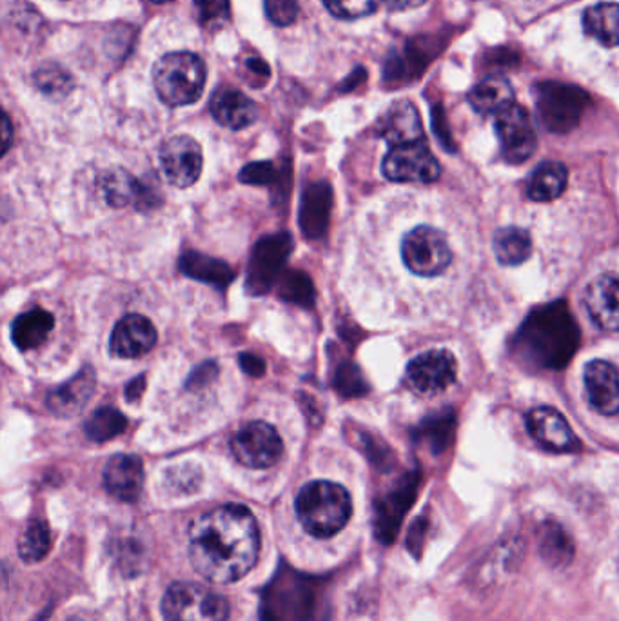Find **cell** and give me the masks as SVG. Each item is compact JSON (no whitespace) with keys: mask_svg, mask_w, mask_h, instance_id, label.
I'll use <instances>...</instances> for the list:
<instances>
[{"mask_svg":"<svg viewBox=\"0 0 619 621\" xmlns=\"http://www.w3.org/2000/svg\"><path fill=\"white\" fill-rule=\"evenodd\" d=\"M589 106V93L581 87L559 82H544L536 87V109L548 131H573Z\"/></svg>","mask_w":619,"mask_h":621,"instance_id":"cell-6","label":"cell"},{"mask_svg":"<svg viewBox=\"0 0 619 621\" xmlns=\"http://www.w3.org/2000/svg\"><path fill=\"white\" fill-rule=\"evenodd\" d=\"M155 4H162V2H171V0H151Z\"/></svg>","mask_w":619,"mask_h":621,"instance_id":"cell-46","label":"cell"},{"mask_svg":"<svg viewBox=\"0 0 619 621\" xmlns=\"http://www.w3.org/2000/svg\"><path fill=\"white\" fill-rule=\"evenodd\" d=\"M143 460L135 454H115L104 467V487L113 498L120 502H137L143 493Z\"/></svg>","mask_w":619,"mask_h":621,"instance_id":"cell-18","label":"cell"},{"mask_svg":"<svg viewBox=\"0 0 619 621\" xmlns=\"http://www.w3.org/2000/svg\"><path fill=\"white\" fill-rule=\"evenodd\" d=\"M291 242L287 234L270 236L254 248L249 262L248 285L251 293H264L270 290L274 278L279 276L282 264L290 255Z\"/></svg>","mask_w":619,"mask_h":621,"instance_id":"cell-15","label":"cell"},{"mask_svg":"<svg viewBox=\"0 0 619 621\" xmlns=\"http://www.w3.org/2000/svg\"><path fill=\"white\" fill-rule=\"evenodd\" d=\"M423 540H426V524H417L412 527L411 533H409V538H407V547H409L415 558L421 555Z\"/></svg>","mask_w":619,"mask_h":621,"instance_id":"cell-42","label":"cell"},{"mask_svg":"<svg viewBox=\"0 0 619 621\" xmlns=\"http://www.w3.org/2000/svg\"><path fill=\"white\" fill-rule=\"evenodd\" d=\"M295 511L305 533L325 540L346 527L353 515V499L344 485L316 480L296 494Z\"/></svg>","mask_w":619,"mask_h":621,"instance_id":"cell-3","label":"cell"},{"mask_svg":"<svg viewBox=\"0 0 619 621\" xmlns=\"http://www.w3.org/2000/svg\"><path fill=\"white\" fill-rule=\"evenodd\" d=\"M520 344L534 362L559 369L569 362L574 349L578 347V327L565 304L544 307L523 324Z\"/></svg>","mask_w":619,"mask_h":621,"instance_id":"cell-2","label":"cell"},{"mask_svg":"<svg viewBox=\"0 0 619 621\" xmlns=\"http://www.w3.org/2000/svg\"><path fill=\"white\" fill-rule=\"evenodd\" d=\"M378 137L387 140V144L400 146V144L417 143L423 140V126L417 107L409 101H398L387 107L384 115L376 124Z\"/></svg>","mask_w":619,"mask_h":621,"instance_id":"cell-21","label":"cell"},{"mask_svg":"<svg viewBox=\"0 0 619 621\" xmlns=\"http://www.w3.org/2000/svg\"><path fill=\"white\" fill-rule=\"evenodd\" d=\"M265 15L274 27H291L298 17V0H264Z\"/></svg>","mask_w":619,"mask_h":621,"instance_id":"cell-37","label":"cell"},{"mask_svg":"<svg viewBox=\"0 0 619 621\" xmlns=\"http://www.w3.org/2000/svg\"><path fill=\"white\" fill-rule=\"evenodd\" d=\"M70 621H86V620H81V618H75V620H70Z\"/></svg>","mask_w":619,"mask_h":621,"instance_id":"cell-47","label":"cell"},{"mask_svg":"<svg viewBox=\"0 0 619 621\" xmlns=\"http://www.w3.org/2000/svg\"><path fill=\"white\" fill-rule=\"evenodd\" d=\"M55 327V316L42 307H33L17 316L11 326V340L21 351L41 347Z\"/></svg>","mask_w":619,"mask_h":621,"instance_id":"cell-25","label":"cell"},{"mask_svg":"<svg viewBox=\"0 0 619 621\" xmlns=\"http://www.w3.org/2000/svg\"><path fill=\"white\" fill-rule=\"evenodd\" d=\"M494 129H496V137L500 140L505 162L523 164L533 157L538 138H536L533 120L525 107L520 104H511L496 113Z\"/></svg>","mask_w":619,"mask_h":621,"instance_id":"cell-10","label":"cell"},{"mask_svg":"<svg viewBox=\"0 0 619 621\" xmlns=\"http://www.w3.org/2000/svg\"><path fill=\"white\" fill-rule=\"evenodd\" d=\"M231 453L239 464L249 469H270L284 454V442L270 423L249 422L231 439Z\"/></svg>","mask_w":619,"mask_h":621,"instance_id":"cell-8","label":"cell"},{"mask_svg":"<svg viewBox=\"0 0 619 621\" xmlns=\"http://www.w3.org/2000/svg\"><path fill=\"white\" fill-rule=\"evenodd\" d=\"M202 24H217L229 17V0H195Z\"/></svg>","mask_w":619,"mask_h":621,"instance_id":"cell-38","label":"cell"},{"mask_svg":"<svg viewBox=\"0 0 619 621\" xmlns=\"http://www.w3.org/2000/svg\"><path fill=\"white\" fill-rule=\"evenodd\" d=\"M528 434L550 453H574L579 449V440L573 433L564 414L554 408H534L527 413Z\"/></svg>","mask_w":619,"mask_h":621,"instance_id":"cell-14","label":"cell"},{"mask_svg":"<svg viewBox=\"0 0 619 621\" xmlns=\"http://www.w3.org/2000/svg\"><path fill=\"white\" fill-rule=\"evenodd\" d=\"M160 166L169 183L177 188H189L202 173V148L188 135L169 138L160 149Z\"/></svg>","mask_w":619,"mask_h":621,"instance_id":"cell-12","label":"cell"},{"mask_svg":"<svg viewBox=\"0 0 619 621\" xmlns=\"http://www.w3.org/2000/svg\"><path fill=\"white\" fill-rule=\"evenodd\" d=\"M270 621H307L313 612L315 592L311 589V581L302 580L298 576H285L274 581L273 592L267 596Z\"/></svg>","mask_w":619,"mask_h":621,"instance_id":"cell-13","label":"cell"},{"mask_svg":"<svg viewBox=\"0 0 619 621\" xmlns=\"http://www.w3.org/2000/svg\"><path fill=\"white\" fill-rule=\"evenodd\" d=\"M585 307L599 329H604V331L618 329V276L616 273L599 275L587 285Z\"/></svg>","mask_w":619,"mask_h":621,"instance_id":"cell-20","label":"cell"},{"mask_svg":"<svg viewBox=\"0 0 619 621\" xmlns=\"http://www.w3.org/2000/svg\"><path fill=\"white\" fill-rule=\"evenodd\" d=\"M101 189L107 204L115 208H124V206L155 208L160 202L158 191L135 179L124 169H112L102 175Z\"/></svg>","mask_w":619,"mask_h":621,"instance_id":"cell-17","label":"cell"},{"mask_svg":"<svg viewBox=\"0 0 619 621\" xmlns=\"http://www.w3.org/2000/svg\"><path fill=\"white\" fill-rule=\"evenodd\" d=\"M381 171L392 182L431 183L440 177V164L426 140L392 146L384 158Z\"/></svg>","mask_w":619,"mask_h":621,"instance_id":"cell-9","label":"cell"},{"mask_svg":"<svg viewBox=\"0 0 619 621\" xmlns=\"http://www.w3.org/2000/svg\"><path fill=\"white\" fill-rule=\"evenodd\" d=\"M180 271L195 281L213 284L217 287H225L229 282L233 281V271L229 270L228 264L211 259V256L200 255L197 251H188L186 255H182Z\"/></svg>","mask_w":619,"mask_h":621,"instance_id":"cell-31","label":"cell"},{"mask_svg":"<svg viewBox=\"0 0 619 621\" xmlns=\"http://www.w3.org/2000/svg\"><path fill=\"white\" fill-rule=\"evenodd\" d=\"M244 72L249 81L253 82V84H259L256 87L265 84L271 77L270 66L260 56H249V59H245Z\"/></svg>","mask_w":619,"mask_h":621,"instance_id":"cell-40","label":"cell"},{"mask_svg":"<svg viewBox=\"0 0 619 621\" xmlns=\"http://www.w3.org/2000/svg\"><path fill=\"white\" fill-rule=\"evenodd\" d=\"M240 366H242V369H244L245 372H249L251 377H262V375H264V360H262V358L254 357V355H249V352L240 355Z\"/></svg>","mask_w":619,"mask_h":621,"instance_id":"cell-43","label":"cell"},{"mask_svg":"<svg viewBox=\"0 0 619 621\" xmlns=\"http://www.w3.org/2000/svg\"><path fill=\"white\" fill-rule=\"evenodd\" d=\"M539 556L553 569L570 566L574 560V544L562 525L545 522L539 530Z\"/></svg>","mask_w":619,"mask_h":621,"instance_id":"cell-30","label":"cell"},{"mask_svg":"<svg viewBox=\"0 0 619 621\" xmlns=\"http://www.w3.org/2000/svg\"><path fill=\"white\" fill-rule=\"evenodd\" d=\"M380 0H324V6L331 15L342 21H356L361 17L371 15Z\"/></svg>","mask_w":619,"mask_h":621,"instance_id":"cell-36","label":"cell"},{"mask_svg":"<svg viewBox=\"0 0 619 621\" xmlns=\"http://www.w3.org/2000/svg\"><path fill=\"white\" fill-rule=\"evenodd\" d=\"M493 250L500 264L513 267V265L523 264L531 259L533 239L527 230L507 225L494 233Z\"/></svg>","mask_w":619,"mask_h":621,"instance_id":"cell-28","label":"cell"},{"mask_svg":"<svg viewBox=\"0 0 619 621\" xmlns=\"http://www.w3.org/2000/svg\"><path fill=\"white\" fill-rule=\"evenodd\" d=\"M458 375L454 355L445 349L421 352L407 366L406 382L421 397H434L451 388Z\"/></svg>","mask_w":619,"mask_h":621,"instance_id":"cell-11","label":"cell"},{"mask_svg":"<svg viewBox=\"0 0 619 621\" xmlns=\"http://www.w3.org/2000/svg\"><path fill=\"white\" fill-rule=\"evenodd\" d=\"M35 86L41 90L44 95L51 98L66 97L67 93L73 90V78L66 70L61 66H46L39 67L35 73Z\"/></svg>","mask_w":619,"mask_h":621,"instance_id":"cell-35","label":"cell"},{"mask_svg":"<svg viewBox=\"0 0 619 621\" xmlns=\"http://www.w3.org/2000/svg\"><path fill=\"white\" fill-rule=\"evenodd\" d=\"M146 391V378L138 377L132 382L127 383L126 398L127 402H133V400H138L143 397V392Z\"/></svg>","mask_w":619,"mask_h":621,"instance_id":"cell-45","label":"cell"},{"mask_svg":"<svg viewBox=\"0 0 619 621\" xmlns=\"http://www.w3.org/2000/svg\"><path fill=\"white\" fill-rule=\"evenodd\" d=\"M127 428V420L118 409L98 408L92 417L87 418L84 433L92 442H109L123 434Z\"/></svg>","mask_w":619,"mask_h":621,"instance_id":"cell-32","label":"cell"},{"mask_svg":"<svg viewBox=\"0 0 619 621\" xmlns=\"http://www.w3.org/2000/svg\"><path fill=\"white\" fill-rule=\"evenodd\" d=\"M206 78V64L195 53H168L153 67L157 95L164 104L171 107L197 103L202 97Z\"/></svg>","mask_w":619,"mask_h":621,"instance_id":"cell-4","label":"cell"},{"mask_svg":"<svg viewBox=\"0 0 619 621\" xmlns=\"http://www.w3.org/2000/svg\"><path fill=\"white\" fill-rule=\"evenodd\" d=\"M13 137H15V131H13L11 118L8 117L4 109H0V158L10 151Z\"/></svg>","mask_w":619,"mask_h":621,"instance_id":"cell-41","label":"cell"},{"mask_svg":"<svg viewBox=\"0 0 619 621\" xmlns=\"http://www.w3.org/2000/svg\"><path fill=\"white\" fill-rule=\"evenodd\" d=\"M95 386H97V378L93 367H84L66 386L50 392L48 408L59 417L78 414L92 400Z\"/></svg>","mask_w":619,"mask_h":621,"instance_id":"cell-24","label":"cell"},{"mask_svg":"<svg viewBox=\"0 0 619 621\" xmlns=\"http://www.w3.org/2000/svg\"><path fill=\"white\" fill-rule=\"evenodd\" d=\"M585 391L598 413L616 417L619 413V380L616 367L605 360H592L584 372Z\"/></svg>","mask_w":619,"mask_h":621,"instance_id":"cell-19","label":"cell"},{"mask_svg":"<svg viewBox=\"0 0 619 621\" xmlns=\"http://www.w3.org/2000/svg\"><path fill=\"white\" fill-rule=\"evenodd\" d=\"M619 8L616 2H601L584 13V31L601 46H618Z\"/></svg>","mask_w":619,"mask_h":621,"instance_id":"cell-29","label":"cell"},{"mask_svg":"<svg viewBox=\"0 0 619 621\" xmlns=\"http://www.w3.org/2000/svg\"><path fill=\"white\" fill-rule=\"evenodd\" d=\"M157 329L143 315H127L112 333L109 349L118 358H140L157 346Z\"/></svg>","mask_w":619,"mask_h":621,"instance_id":"cell-16","label":"cell"},{"mask_svg":"<svg viewBox=\"0 0 619 621\" xmlns=\"http://www.w3.org/2000/svg\"><path fill=\"white\" fill-rule=\"evenodd\" d=\"M166 621H225L229 603L219 592L193 581H177L164 594Z\"/></svg>","mask_w":619,"mask_h":621,"instance_id":"cell-5","label":"cell"},{"mask_svg":"<svg viewBox=\"0 0 619 621\" xmlns=\"http://www.w3.org/2000/svg\"><path fill=\"white\" fill-rule=\"evenodd\" d=\"M260 529L244 505H220L189 527V560L213 583H233L259 561Z\"/></svg>","mask_w":619,"mask_h":621,"instance_id":"cell-1","label":"cell"},{"mask_svg":"<svg viewBox=\"0 0 619 621\" xmlns=\"http://www.w3.org/2000/svg\"><path fill=\"white\" fill-rule=\"evenodd\" d=\"M273 164H249L248 168L240 173V180L245 183H267L273 182Z\"/></svg>","mask_w":619,"mask_h":621,"instance_id":"cell-39","label":"cell"},{"mask_svg":"<svg viewBox=\"0 0 619 621\" xmlns=\"http://www.w3.org/2000/svg\"><path fill=\"white\" fill-rule=\"evenodd\" d=\"M415 482L403 485L395 493L387 494L386 498L376 505L375 535L384 545H391L397 540L401 519L411 507L415 499Z\"/></svg>","mask_w":619,"mask_h":621,"instance_id":"cell-23","label":"cell"},{"mask_svg":"<svg viewBox=\"0 0 619 621\" xmlns=\"http://www.w3.org/2000/svg\"><path fill=\"white\" fill-rule=\"evenodd\" d=\"M209 109L220 126L234 129V131L249 128L251 124L256 123V117H259L256 104L248 95L233 87L217 90L211 97Z\"/></svg>","mask_w":619,"mask_h":621,"instance_id":"cell-22","label":"cell"},{"mask_svg":"<svg viewBox=\"0 0 619 621\" xmlns=\"http://www.w3.org/2000/svg\"><path fill=\"white\" fill-rule=\"evenodd\" d=\"M569 180V171L556 160L539 164L527 182L528 199L534 202H550L562 197Z\"/></svg>","mask_w":619,"mask_h":621,"instance_id":"cell-27","label":"cell"},{"mask_svg":"<svg viewBox=\"0 0 619 621\" xmlns=\"http://www.w3.org/2000/svg\"><path fill=\"white\" fill-rule=\"evenodd\" d=\"M401 260L412 275L434 278L451 265V245L445 233L437 228L417 225L401 239Z\"/></svg>","mask_w":619,"mask_h":621,"instance_id":"cell-7","label":"cell"},{"mask_svg":"<svg viewBox=\"0 0 619 621\" xmlns=\"http://www.w3.org/2000/svg\"><path fill=\"white\" fill-rule=\"evenodd\" d=\"M469 104L480 115H496L514 104V90L511 82L502 75H491L472 87Z\"/></svg>","mask_w":619,"mask_h":621,"instance_id":"cell-26","label":"cell"},{"mask_svg":"<svg viewBox=\"0 0 619 621\" xmlns=\"http://www.w3.org/2000/svg\"><path fill=\"white\" fill-rule=\"evenodd\" d=\"M392 11L415 10L426 4L427 0H380Z\"/></svg>","mask_w":619,"mask_h":621,"instance_id":"cell-44","label":"cell"},{"mask_svg":"<svg viewBox=\"0 0 619 621\" xmlns=\"http://www.w3.org/2000/svg\"><path fill=\"white\" fill-rule=\"evenodd\" d=\"M329 189L325 183L313 186L310 191H305L304 209H302V225L305 233L315 236L324 231L327 222V200H329Z\"/></svg>","mask_w":619,"mask_h":621,"instance_id":"cell-33","label":"cell"},{"mask_svg":"<svg viewBox=\"0 0 619 621\" xmlns=\"http://www.w3.org/2000/svg\"><path fill=\"white\" fill-rule=\"evenodd\" d=\"M51 549L50 525L44 519H33L19 540V555L28 564H39Z\"/></svg>","mask_w":619,"mask_h":621,"instance_id":"cell-34","label":"cell"}]
</instances>
